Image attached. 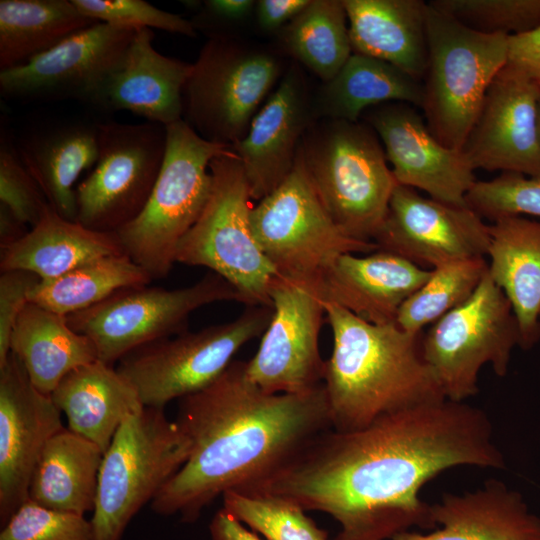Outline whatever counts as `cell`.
<instances>
[{
  "label": "cell",
  "mask_w": 540,
  "mask_h": 540,
  "mask_svg": "<svg viewBox=\"0 0 540 540\" xmlns=\"http://www.w3.org/2000/svg\"><path fill=\"white\" fill-rule=\"evenodd\" d=\"M191 442L164 409L127 416L101 462L90 519L93 540H121L138 511L187 461Z\"/></svg>",
  "instance_id": "52a82bcc"
},
{
  "label": "cell",
  "mask_w": 540,
  "mask_h": 540,
  "mask_svg": "<svg viewBox=\"0 0 540 540\" xmlns=\"http://www.w3.org/2000/svg\"><path fill=\"white\" fill-rule=\"evenodd\" d=\"M488 271L484 257L450 261L431 269L428 280L400 307L396 325L420 334L428 324L465 303Z\"/></svg>",
  "instance_id": "d590c367"
},
{
  "label": "cell",
  "mask_w": 540,
  "mask_h": 540,
  "mask_svg": "<svg viewBox=\"0 0 540 540\" xmlns=\"http://www.w3.org/2000/svg\"><path fill=\"white\" fill-rule=\"evenodd\" d=\"M457 466L504 469L487 413L440 399L384 415L354 431L329 429L252 492L290 498L340 525L335 540H389L435 529L422 487Z\"/></svg>",
  "instance_id": "6da1fadb"
},
{
  "label": "cell",
  "mask_w": 540,
  "mask_h": 540,
  "mask_svg": "<svg viewBox=\"0 0 540 540\" xmlns=\"http://www.w3.org/2000/svg\"><path fill=\"white\" fill-rule=\"evenodd\" d=\"M272 314V306H247L232 321L144 345L124 356L116 369L145 407L164 409L218 379L245 344L262 336Z\"/></svg>",
  "instance_id": "30bf717a"
},
{
  "label": "cell",
  "mask_w": 540,
  "mask_h": 540,
  "mask_svg": "<svg viewBox=\"0 0 540 540\" xmlns=\"http://www.w3.org/2000/svg\"><path fill=\"white\" fill-rule=\"evenodd\" d=\"M300 148L314 189L335 224L353 240L374 242L398 184L376 132L359 121H315Z\"/></svg>",
  "instance_id": "277c9868"
},
{
  "label": "cell",
  "mask_w": 540,
  "mask_h": 540,
  "mask_svg": "<svg viewBox=\"0 0 540 540\" xmlns=\"http://www.w3.org/2000/svg\"><path fill=\"white\" fill-rule=\"evenodd\" d=\"M223 509L265 540H328L297 502L267 492L228 491Z\"/></svg>",
  "instance_id": "8d00e7d4"
},
{
  "label": "cell",
  "mask_w": 540,
  "mask_h": 540,
  "mask_svg": "<svg viewBox=\"0 0 540 540\" xmlns=\"http://www.w3.org/2000/svg\"><path fill=\"white\" fill-rule=\"evenodd\" d=\"M466 203L482 218L493 221L523 214L540 217V175L502 172L491 180H477Z\"/></svg>",
  "instance_id": "f35d334b"
},
{
  "label": "cell",
  "mask_w": 540,
  "mask_h": 540,
  "mask_svg": "<svg viewBox=\"0 0 540 540\" xmlns=\"http://www.w3.org/2000/svg\"><path fill=\"white\" fill-rule=\"evenodd\" d=\"M210 540H262L223 508L209 524Z\"/></svg>",
  "instance_id": "7dc6e473"
},
{
  "label": "cell",
  "mask_w": 540,
  "mask_h": 540,
  "mask_svg": "<svg viewBox=\"0 0 540 540\" xmlns=\"http://www.w3.org/2000/svg\"><path fill=\"white\" fill-rule=\"evenodd\" d=\"M425 269L394 253L375 250L364 256L337 257L320 279L325 301L373 324L395 323L402 304L429 278Z\"/></svg>",
  "instance_id": "603a6c76"
},
{
  "label": "cell",
  "mask_w": 540,
  "mask_h": 540,
  "mask_svg": "<svg viewBox=\"0 0 540 540\" xmlns=\"http://www.w3.org/2000/svg\"><path fill=\"white\" fill-rule=\"evenodd\" d=\"M153 39L152 29H137L92 105L106 111H129L165 126L182 119L183 93L193 64L160 54Z\"/></svg>",
  "instance_id": "7402d4cb"
},
{
  "label": "cell",
  "mask_w": 540,
  "mask_h": 540,
  "mask_svg": "<svg viewBox=\"0 0 540 540\" xmlns=\"http://www.w3.org/2000/svg\"><path fill=\"white\" fill-rule=\"evenodd\" d=\"M343 0H311L279 32L285 53L323 83L333 79L352 55Z\"/></svg>",
  "instance_id": "e575fe53"
},
{
  "label": "cell",
  "mask_w": 540,
  "mask_h": 540,
  "mask_svg": "<svg viewBox=\"0 0 540 540\" xmlns=\"http://www.w3.org/2000/svg\"><path fill=\"white\" fill-rule=\"evenodd\" d=\"M165 150V125L99 123L96 163L76 186V221L100 232L133 221L151 195Z\"/></svg>",
  "instance_id": "5bb4252c"
},
{
  "label": "cell",
  "mask_w": 540,
  "mask_h": 540,
  "mask_svg": "<svg viewBox=\"0 0 540 540\" xmlns=\"http://www.w3.org/2000/svg\"><path fill=\"white\" fill-rule=\"evenodd\" d=\"M50 396L66 416L68 429L103 452L124 419L145 407L131 383L100 360L68 373Z\"/></svg>",
  "instance_id": "83f0119b"
},
{
  "label": "cell",
  "mask_w": 540,
  "mask_h": 540,
  "mask_svg": "<svg viewBox=\"0 0 540 540\" xmlns=\"http://www.w3.org/2000/svg\"><path fill=\"white\" fill-rule=\"evenodd\" d=\"M436 527L406 531L389 540H540V517L522 494L497 479L463 493H444L431 504Z\"/></svg>",
  "instance_id": "cb8c5ba5"
},
{
  "label": "cell",
  "mask_w": 540,
  "mask_h": 540,
  "mask_svg": "<svg viewBox=\"0 0 540 540\" xmlns=\"http://www.w3.org/2000/svg\"><path fill=\"white\" fill-rule=\"evenodd\" d=\"M427 36L420 108L434 137L461 150L488 88L506 65L509 36L474 31L429 3Z\"/></svg>",
  "instance_id": "8992f818"
},
{
  "label": "cell",
  "mask_w": 540,
  "mask_h": 540,
  "mask_svg": "<svg viewBox=\"0 0 540 540\" xmlns=\"http://www.w3.org/2000/svg\"><path fill=\"white\" fill-rule=\"evenodd\" d=\"M99 123L60 119L28 129L16 150L49 205L63 218L76 221L75 183L98 156Z\"/></svg>",
  "instance_id": "d4e9b609"
},
{
  "label": "cell",
  "mask_w": 540,
  "mask_h": 540,
  "mask_svg": "<svg viewBox=\"0 0 540 540\" xmlns=\"http://www.w3.org/2000/svg\"><path fill=\"white\" fill-rule=\"evenodd\" d=\"M231 145L203 138L183 119L166 126L164 159L142 212L115 232L123 251L151 277L164 278L179 242L202 213L212 187L210 163Z\"/></svg>",
  "instance_id": "5b68a950"
},
{
  "label": "cell",
  "mask_w": 540,
  "mask_h": 540,
  "mask_svg": "<svg viewBox=\"0 0 540 540\" xmlns=\"http://www.w3.org/2000/svg\"><path fill=\"white\" fill-rule=\"evenodd\" d=\"M10 352L22 362L30 381L51 395L74 369L98 360L93 342L76 332L67 316L32 302L21 312L10 338Z\"/></svg>",
  "instance_id": "f546056e"
},
{
  "label": "cell",
  "mask_w": 540,
  "mask_h": 540,
  "mask_svg": "<svg viewBox=\"0 0 540 540\" xmlns=\"http://www.w3.org/2000/svg\"><path fill=\"white\" fill-rule=\"evenodd\" d=\"M428 3L484 34L513 36L540 27V0H432Z\"/></svg>",
  "instance_id": "74e56055"
},
{
  "label": "cell",
  "mask_w": 540,
  "mask_h": 540,
  "mask_svg": "<svg viewBox=\"0 0 540 540\" xmlns=\"http://www.w3.org/2000/svg\"><path fill=\"white\" fill-rule=\"evenodd\" d=\"M0 205L18 222L30 228L39 222L50 206L21 161L15 140L3 124L0 137Z\"/></svg>",
  "instance_id": "ab89813d"
},
{
  "label": "cell",
  "mask_w": 540,
  "mask_h": 540,
  "mask_svg": "<svg viewBox=\"0 0 540 540\" xmlns=\"http://www.w3.org/2000/svg\"><path fill=\"white\" fill-rule=\"evenodd\" d=\"M516 346H520L517 319L488 271L474 294L433 323L421 338L424 360L445 398L457 402L478 393L479 373L486 364L504 377Z\"/></svg>",
  "instance_id": "7c38bea8"
},
{
  "label": "cell",
  "mask_w": 540,
  "mask_h": 540,
  "mask_svg": "<svg viewBox=\"0 0 540 540\" xmlns=\"http://www.w3.org/2000/svg\"><path fill=\"white\" fill-rule=\"evenodd\" d=\"M540 89V27L508 38V56L504 66Z\"/></svg>",
  "instance_id": "ee69618b"
},
{
  "label": "cell",
  "mask_w": 540,
  "mask_h": 540,
  "mask_svg": "<svg viewBox=\"0 0 540 540\" xmlns=\"http://www.w3.org/2000/svg\"><path fill=\"white\" fill-rule=\"evenodd\" d=\"M353 53L380 59L423 80L427 7L421 0H343Z\"/></svg>",
  "instance_id": "484cf974"
},
{
  "label": "cell",
  "mask_w": 540,
  "mask_h": 540,
  "mask_svg": "<svg viewBox=\"0 0 540 540\" xmlns=\"http://www.w3.org/2000/svg\"><path fill=\"white\" fill-rule=\"evenodd\" d=\"M152 277L125 252L103 256L53 279L39 280L28 301L68 316L90 308L115 292L148 285Z\"/></svg>",
  "instance_id": "836d02e7"
},
{
  "label": "cell",
  "mask_w": 540,
  "mask_h": 540,
  "mask_svg": "<svg viewBox=\"0 0 540 540\" xmlns=\"http://www.w3.org/2000/svg\"><path fill=\"white\" fill-rule=\"evenodd\" d=\"M423 100V85L390 63L352 53L347 62L314 99L316 117L358 122L374 106L404 102L417 108Z\"/></svg>",
  "instance_id": "1f68e13d"
},
{
  "label": "cell",
  "mask_w": 540,
  "mask_h": 540,
  "mask_svg": "<svg viewBox=\"0 0 540 540\" xmlns=\"http://www.w3.org/2000/svg\"><path fill=\"white\" fill-rule=\"evenodd\" d=\"M85 16L101 23L131 28H156L196 36L190 20L161 10L143 0H72Z\"/></svg>",
  "instance_id": "b9f144b4"
},
{
  "label": "cell",
  "mask_w": 540,
  "mask_h": 540,
  "mask_svg": "<svg viewBox=\"0 0 540 540\" xmlns=\"http://www.w3.org/2000/svg\"><path fill=\"white\" fill-rule=\"evenodd\" d=\"M273 314L248 377L268 393H304L323 384L325 361L319 334L325 317L320 281L277 275L270 288Z\"/></svg>",
  "instance_id": "9a60e30c"
},
{
  "label": "cell",
  "mask_w": 540,
  "mask_h": 540,
  "mask_svg": "<svg viewBox=\"0 0 540 540\" xmlns=\"http://www.w3.org/2000/svg\"><path fill=\"white\" fill-rule=\"evenodd\" d=\"M488 274L511 303L520 346L540 339V222L505 216L488 225Z\"/></svg>",
  "instance_id": "4316f807"
},
{
  "label": "cell",
  "mask_w": 540,
  "mask_h": 540,
  "mask_svg": "<svg viewBox=\"0 0 540 540\" xmlns=\"http://www.w3.org/2000/svg\"><path fill=\"white\" fill-rule=\"evenodd\" d=\"M137 29L97 22L27 63L0 71V92L19 101L75 99L92 104Z\"/></svg>",
  "instance_id": "2e32d148"
},
{
  "label": "cell",
  "mask_w": 540,
  "mask_h": 540,
  "mask_svg": "<svg viewBox=\"0 0 540 540\" xmlns=\"http://www.w3.org/2000/svg\"><path fill=\"white\" fill-rule=\"evenodd\" d=\"M250 222L277 274L291 279L317 282L340 255L378 250L376 243L353 240L335 224L309 178L300 146L291 173L252 207Z\"/></svg>",
  "instance_id": "8fae6325"
},
{
  "label": "cell",
  "mask_w": 540,
  "mask_h": 540,
  "mask_svg": "<svg viewBox=\"0 0 540 540\" xmlns=\"http://www.w3.org/2000/svg\"><path fill=\"white\" fill-rule=\"evenodd\" d=\"M236 301L239 292L224 278L207 273L178 289L137 286L121 289L100 303L67 316L69 325L94 344L98 360L113 365L149 343L187 331L190 315L205 305Z\"/></svg>",
  "instance_id": "4fadbf2b"
},
{
  "label": "cell",
  "mask_w": 540,
  "mask_h": 540,
  "mask_svg": "<svg viewBox=\"0 0 540 540\" xmlns=\"http://www.w3.org/2000/svg\"><path fill=\"white\" fill-rule=\"evenodd\" d=\"M539 100L538 87L499 72L461 149L475 170L540 175Z\"/></svg>",
  "instance_id": "ffe728a7"
},
{
  "label": "cell",
  "mask_w": 540,
  "mask_h": 540,
  "mask_svg": "<svg viewBox=\"0 0 540 540\" xmlns=\"http://www.w3.org/2000/svg\"><path fill=\"white\" fill-rule=\"evenodd\" d=\"M538 115H539V126H540V100H539V106H538Z\"/></svg>",
  "instance_id": "c3c4849f"
},
{
  "label": "cell",
  "mask_w": 540,
  "mask_h": 540,
  "mask_svg": "<svg viewBox=\"0 0 540 540\" xmlns=\"http://www.w3.org/2000/svg\"><path fill=\"white\" fill-rule=\"evenodd\" d=\"M252 0H206L192 22L194 28L208 30L213 37L223 25L244 20L255 9Z\"/></svg>",
  "instance_id": "f6af8a7d"
},
{
  "label": "cell",
  "mask_w": 540,
  "mask_h": 540,
  "mask_svg": "<svg viewBox=\"0 0 540 540\" xmlns=\"http://www.w3.org/2000/svg\"><path fill=\"white\" fill-rule=\"evenodd\" d=\"M175 421L191 442L190 455L151 508L188 523L228 491L257 490L332 429L323 384L304 393H268L248 377L242 360L180 399Z\"/></svg>",
  "instance_id": "7a4b0ae2"
},
{
  "label": "cell",
  "mask_w": 540,
  "mask_h": 540,
  "mask_svg": "<svg viewBox=\"0 0 540 540\" xmlns=\"http://www.w3.org/2000/svg\"><path fill=\"white\" fill-rule=\"evenodd\" d=\"M104 452L64 428L47 442L34 469L28 499L57 511H93Z\"/></svg>",
  "instance_id": "4dcf8cb0"
},
{
  "label": "cell",
  "mask_w": 540,
  "mask_h": 540,
  "mask_svg": "<svg viewBox=\"0 0 540 540\" xmlns=\"http://www.w3.org/2000/svg\"><path fill=\"white\" fill-rule=\"evenodd\" d=\"M95 23L72 0H1L0 71L27 63Z\"/></svg>",
  "instance_id": "d6a6232c"
},
{
  "label": "cell",
  "mask_w": 540,
  "mask_h": 540,
  "mask_svg": "<svg viewBox=\"0 0 540 540\" xmlns=\"http://www.w3.org/2000/svg\"><path fill=\"white\" fill-rule=\"evenodd\" d=\"M0 540H93L91 521L84 515L25 501L2 526Z\"/></svg>",
  "instance_id": "60d3db41"
},
{
  "label": "cell",
  "mask_w": 540,
  "mask_h": 540,
  "mask_svg": "<svg viewBox=\"0 0 540 540\" xmlns=\"http://www.w3.org/2000/svg\"><path fill=\"white\" fill-rule=\"evenodd\" d=\"M316 118L305 77L294 62L252 119L246 135L232 146L251 199L260 201L291 173L302 138Z\"/></svg>",
  "instance_id": "44dd1931"
},
{
  "label": "cell",
  "mask_w": 540,
  "mask_h": 540,
  "mask_svg": "<svg viewBox=\"0 0 540 540\" xmlns=\"http://www.w3.org/2000/svg\"><path fill=\"white\" fill-rule=\"evenodd\" d=\"M374 242L378 249L432 268L450 261L484 257L488 225L468 206L423 197L397 184Z\"/></svg>",
  "instance_id": "e0dca14e"
},
{
  "label": "cell",
  "mask_w": 540,
  "mask_h": 540,
  "mask_svg": "<svg viewBox=\"0 0 540 540\" xmlns=\"http://www.w3.org/2000/svg\"><path fill=\"white\" fill-rule=\"evenodd\" d=\"M362 117L381 139L398 184L467 206L466 196L477 181L475 169L462 150L447 148L434 137L417 107L389 102L367 109Z\"/></svg>",
  "instance_id": "ac0fdd59"
},
{
  "label": "cell",
  "mask_w": 540,
  "mask_h": 540,
  "mask_svg": "<svg viewBox=\"0 0 540 540\" xmlns=\"http://www.w3.org/2000/svg\"><path fill=\"white\" fill-rule=\"evenodd\" d=\"M282 74L277 54L231 36L211 37L185 85L182 119L203 138L233 146Z\"/></svg>",
  "instance_id": "9c48e42d"
},
{
  "label": "cell",
  "mask_w": 540,
  "mask_h": 540,
  "mask_svg": "<svg viewBox=\"0 0 540 540\" xmlns=\"http://www.w3.org/2000/svg\"><path fill=\"white\" fill-rule=\"evenodd\" d=\"M40 279L24 270L2 271L0 276V366L10 354V338L28 301V294Z\"/></svg>",
  "instance_id": "7bdbcfd3"
},
{
  "label": "cell",
  "mask_w": 540,
  "mask_h": 540,
  "mask_svg": "<svg viewBox=\"0 0 540 540\" xmlns=\"http://www.w3.org/2000/svg\"><path fill=\"white\" fill-rule=\"evenodd\" d=\"M50 395L40 392L16 355L0 366V519L3 526L28 500L47 442L64 429Z\"/></svg>",
  "instance_id": "d6986e66"
},
{
  "label": "cell",
  "mask_w": 540,
  "mask_h": 540,
  "mask_svg": "<svg viewBox=\"0 0 540 540\" xmlns=\"http://www.w3.org/2000/svg\"><path fill=\"white\" fill-rule=\"evenodd\" d=\"M115 232H100L60 216L49 206L22 237L1 247V271L24 270L53 279L91 260L123 253Z\"/></svg>",
  "instance_id": "f1b7e54d"
},
{
  "label": "cell",
  "mask_w": 540,
  "mask_h": 540,
  "mask_svg": "<svg viewBox=\"0 0 540 540\" xmlns=\"http://www.w3.org/2000/svg\"><path fill=\"white\" fill-rule=\"evenodd\" d=\"M311 0H259L255 15L259 27L267 32H279L299 15Z\"/></svg>",
  "instance_id": "bcb514c9"
},
{
  "label": "cell",
  "mask_w": 540,
  "mask_h": 540,
  "mask_svg": "<svg viewBox=\"0 0 540 540\" xmlns=\"http://www.w3.org/2000/svg\"><path fill=\"white\" fill-rule=\"evenodd\" d=\"M324 308L333 337L323 378L333 430H359L384 415L445 398L424 360L423 333L367 322L333 302L324 301Z\"/></svg>",
  "instance_id": "3957f363"
},
{
  "label": "cell",
  "mask_w": 540,
  "mask_h": 540,
  "mask_svg": "<svg viewBox=\"0 0 540 540\" xmlns=\"http://www.w3.org/2000/svg\"><path fill=\"white\" fill-rule=\"evenodd\" d=\"M212 187L197 221L183 236L176 262L210 269L228 281L246 306H272L278 275L251 227L249 187L236 152L210 163Z\"/></svg>",
  "instance_id": "ba28073f"
}]
</instances>
